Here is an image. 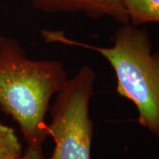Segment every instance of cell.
Listing matches in <instances>:
<instances>
[{"mask_svg":"<svg viewBox=\"0 0 159 159\" xmlns=\"http://www.w3.org/2000/svg\"><path fill=\"white\" fill-rule=\"evenodd\" d=\"M66 80L61 62L29 59L16 40L0 36V108L19 125L28 146L43 148L50 101Z\"/></svg>","mask_w":159,"mask_h":159,"instance_id":"1","label":"cell"},{"mask_svg":"<svg viewBox=\"0 0 159 159\" xmlns=\"http://www.w3.org/2000/svg\"><path fill=\"white\" fill-rule=\"evenodd\" d=\"M43 35L51 42L84 47L102 55L114 70L117 93L134 104L139 124L159 138V52L153 51L147 29L121 24L111 47L79 43L58 31L43 30Z\"/></svg>","mask_w":159,"mask_h":159,"instance_id":"2","label":"cell"},{"mask_svg":"<svg viewBox=\"0 0 159 159\" xmlns=\"http://www.w3.org/2000/svg\"><path fill=\"white\" fill-rule=\"evenodd\" d=\"M95 80L93 69L84 66L56 94L51 121L47 125L55 148L47 159H91L94 125L89 117V101Z\"/></svg>","mask_w":159,"mask_h":159,"instance_id":"3","label":"cell"},{"mask_svg":"<svg viewBox=\"0 0 159 159\" xmlns=\"http://www.w3.org/2000/svg\"><path fill=\"white\" fill-rule=\"evenodd\" d=\"M44 12H83L93 19L108 16L120 24L128 23L121 0H29Z\"/></svg>","mask_w":159,"mask_h":159,"instance_id":"4","label":"cell"},{"mask_svg":"<svg viewBox=\"0 0 159 159\" xmlns=\"http://www.w3.org/2000/svg\"><path fill=\"white\" fill-rule=\"evenodd\" d=\"M130 24L159 23V0H121Z\"/></svg>","mask_w":159,"mask_h":159,"instance_id":"5","label":"cell"},{"mask_svg":"<svg viewBox=\"0 0 159 159\" xmlns=\"http://www.w3.org/2000/svg\"><path fill=\"white\" fill-rule=\"evenodd\" d=\"M22 153V146L15 130L0 123V159H18Z\"/></svg>","mask_w":159,"mask_h":159,"instance_id":"6","label":"cell"},{"mask_svg":"<svg viewBox=\"0 0 159 159\" xmlns=\"http://www.w3.org/2000/svg\"><path fill=\"white\" fill-rule=\"evenodd\" d=\"M18 159H44L43 154V148L28 146L25 152Z\"/></svg>","mask_w":159,"mask_h":159,"instance_id":"7","label":"cell"}]
</instances>
